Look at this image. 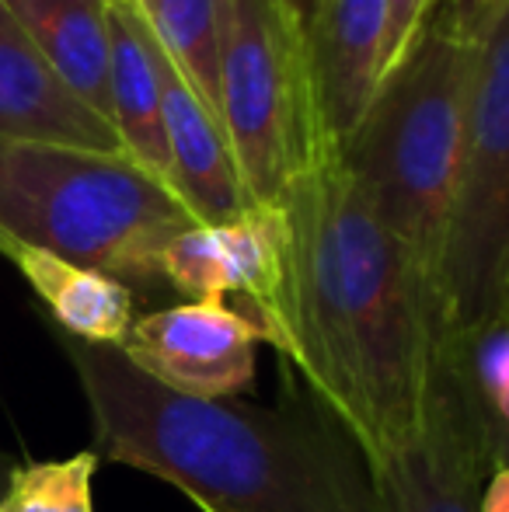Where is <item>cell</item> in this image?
Returning a JSON list of instances; mask_svg holds the SVG:
<instances>
[{
    "instance_id": "6da1fadb",
    "label": "cell",
    "mask_w": 509,
    "mask_h": 512,
    "mask_svg": "<svg viewBox=\"0 0 509 512\" xmlns=\"http://www.w3.org/2000/svg\"><path fill=\"white\" fill-rule=\"evenodd\" d=\"M290 359L363 460L419 432L443 345L436 283L328 143L279 199Z\"/></svg>"
},
{
    "instance_id": "7a4b0ae2",
    "label": "cell",
    "mask_w": 509,
    "mask_h": 512,
    "mask_svg": "<svg viewBox=\"0 0 509 512\" xmlns=\"http://www.w3.org/2000/svg\"><path fill=\"white\" fill-rule=\"evenodd\" d=\"M95 422L98 460L168 481L199 512H377L360 453L293 411L189 398L119 345L67 338Z\"/></svg>"
},
{
    "instance_id": "3957f363",
    "label": "cell",
    "mask_w": 509,
    "mask_h": 512,
    "mask_svg": "<svg viewBox=\"0 0 509 512\" xmlns=\"http://www.w3.org/2000/svg\"><path fill=\"white\" fill-rule=\"evenodd\" d=\"M475 49L478 4L440 0L398 70L381 81L363 122L339 143L363 203L433 283L454 203Z\"/></svg>"
},
{
    "instance_id": "277c9868",
    "label": "cell",
    "mask_w": 509,
    "mask_h": 512,
    "mask_svg": "<svg viewBox=\"0 0 509 512\" xmlns=\"http://www.w3.org/2000/svg\"><path fill=\"white\" fill-rule=\"evenodd\" d=\"M196 227L126 154L0 140V234L119 283H157L164 248Z\"/></svg>"
},
{
    "instance_id": "5b68a950",
    "label": "cell",
    "mask_w": 509,
    "mask_h": 512,
    "mask_svg": "<svg viewBox=\"0 0 509 512\" xmlns=\"http://www.w3.org/2000/svg\"><path fill=\"white\" fill-rule=\"evenodd\" d=\"M220 126L255 206L335 143L321 112L311 39L286 0H220Z\"/></svg>"
},
{
    "instance_id": "8992f818",
    "label": "cell",
    "mask_w": 509,
    "mask_h": 512,
    "mask_svg": "<svg viewBox=\"0 0 509 512\" xmlns=\"http://www.w3.org/2000/svg\"><path fill=\"white\" fill-rule=\"evenodd\" d=\"M443 345L496 324L509 304V0L478 4V49L436 272Z\"/></svg>"
},
{
    "instance_id": "52a82bcc",
    "label": "cell",
    "mask_w": 509,
    "mask_h": 512,
    "mask_svg": "<svg viewBox=\"0 0 509 512\" xmlns=\"http://www.w3.org/2000/svg\"><path fill=\"white\" fill-rule=\"evenodd\" d=\"M377 512H482L492 467L447 356H436L419 432L363 460Z\"/></svg>"
},
{
    "instance_id": "ba28073f",
    "label": "cell",
    "mask_w": 509,
    "mask_h": 512,
    "mask_svg": "<svg viewBox=\"0 0 509 512\" xmlns=\"http://www.w3.org/2000/svg\"><path fill=\"white\" fill-rule=\"evenodd\" d=\"M164 283L189 300L245 297V314L262 328V342L290 359L286 324V220L279 206H258L234 223H196L164 248Z\"/></svg>"
},
{
    "instance_id": "9c48e42d",
    "label": "cell",
    "mask_w": 509,
    "mask_h": 512,
    "mask_svg": "<svg viewBox=\"0 0 509 512\" xmlns=\"http://www.w3.org/2000/svg\"><path fill=\"white\" fill-rule=\"evenodd\" d=\"M262 328L220 300H189L133 321L119 349L157 384L189 398H238L255 380Z\"/></svg>"
},
{
    "instance_id": "30bf717a",
    "label": "cell",
    "mask_w": 509,
    "mask_h": 512,
    "mask_svg": "<svg viewBox=\"0 0 509 512\" xmlns=\"http://www.w3.org/2000/svg\"><path fill=\"white\" fill-rule=\"evenodd\" d=\"M150 35V32H147ZM157 81H161V108H164V136H168L171 161V192L178 203L192 213L196 223H234L258 209L248 196L245 182L234 164L231 143L224 126L210 112L199 95L189 88L178 67L161 53L150 39Z\"/></svg>"
},
{
    "instance_id": "8fae6325",
    "label": "cell",
    "mask_w": 509,
    "mask_h": 512,
    "mask_svg": "<svg viewBox=\"0 0 509 512\" xmlns=\"http://www.w3.org/2000/svg\"><path fill=\"white\" fill-rule=\"evenodd\" d=\"M0 140L63 143V147L123 154L116 129L49 70L4 0H0Z\"/></svg>"
},
{
    "instance_id": "7c38bea8",
    "label": "cell",
    "mask_w": 509,
    "mask_h": 512,
    "mask_svg": "<svg viewBox=\"0 0 509 512\" xmlns=\"http://www.w3.org/2000/svg\"><path fill=\"white\" fill-rule=\"evenodd\" d=\"M384 32L387 0H321L307 28L321 112L339 143L360 126L377 98Z\"/></svg>"
},
{
    "instance_id": "4fadbf2b",
    "label": "cell",
    "mask_w": 509,
    "mask_h": 512,
    "mask_svg": "<svg viewBox=\"0 0 509 512\" xmlns=\"http://www.w3.org/2000/svg\"><path fill=\"white\" fill-rule=\"evenodd\" d=\"M56 77L112 126V25L102 0H4Z\"/></svg>"
},
{
    "instance_id": "5bb4252c",
    "label": "cell",
    "mask_w": 509,
    "mask_h": 512,
    "mask_svg": "<svg viewBox=\"0 0 509 512\" xmlns=\"http://www.w3.org/2000/svg\"><path fill=\"white\" fill-rule=\"evenodd\" d=\"M112 129L136 168L171 189L168 136H164L161 81L150 35L129 4L112 7Z\"/></svg>"
},
{
    "instance_id": "9a60e30c",
    "label": "cell",
    "mask_w": 509,
    "mask_h": 512,
    "mask_svg": "<svg viewBox=\"0 0 509 512\" xmlns=\"http://www.w3.org/2000/svg\"><path fill=\"white\" fill-rule=\"evenodd\" d=\"M4 258L18 265L35 297L49 307L67 338L91 345H123L136 321L133 290L105 272L84 269L49 251L11 244Z\"/></svg>"
},
{
    "instance_id": "2e32d148",
    "label": "cell",
    "mask_w": 509,
    "mask_h": 512,
    "mask_svg": "<svg viewBox=\"0 0 509 512\" xmlns=\"http://www.w3.org/2000/svg\"><path fill=\"white\" fill-rule=\"evenodd\" d=\"M129 7L220 122V0H129Z\"/></svg>"
},
{
    "instance_id": "e0dca14e",
    "label": "cell",
    "mask_w": 509,
    "mask_h": 512,
    "mask_svg": "<svg viewBox=\"0 0 509 512\" xmlns=\"http://www.w3.org/2000/svg\"><path fill=\"white\" fill-rule=\"evenodd\" d=\"M475 415L489 467H509V314L461 345L440 349Z\"/></svg>"
},
{
    "instance_id": "ac0fdd59",
    "label": "cell",
    "mask_w": 509,
    "mask_h": 512,
    "mask_svg": "<svg viewBox=\"0 0 509 512\" xmlns=\"http://www.w3.org/2000/svg\"><path fill=\"white\" fill-rule=\"evenodd\" d=\"M98 471V453L84 450L67 460L11 467L0 512H95L91 481Z\"/></svg>"
},
{
    "instance_id": "d6986e66",
    "label": "cell",
    "mask_w": 509,
    "mask_h": 512,
    "mask_svg": "<svg viewBox=\"0 0 509 512\" xmlns=\"http://www.w3.org/2000/svg\"><path fill=\"white\" fill-rule=\"evenodd\" d=\"M436 7H440V0H387L381 81L387 74H394V70H398V63L405 60L408 49L415 46V39H419V32L426 28V21L433 18Z\"/></svg>"
},
{
    "instance_id": "ffe728a7",
    "label": "cell",
    "mask_w": 509,
    "mask_h": 512,
    "mask_svg": "<svg viewBox=\"0 0 509 512\" xmlns=\"http://www.w3.org/2000/svg\"><path fill=\"white\" fill-rule=\"evenodd\" d=\"M286 4L297 11V18L304 21V28H311V21H314V14H318L321 0H286Z\"/></svg>"
},
{
    "instance_id": "44dd1931",
    "label": "cell",
    "mask_w": 509,
    "mask_h": 512,
    "mask_svg": "<svg viewBox=\"0 0 509 512\" xmlns=\"http://www.w3.org/2000/svg\"><path fill=\"white\" fill-rule=\"evenodd\" d=\"M7 474H11V464L0 457V495H4V485H7Z\"/></svg>"
},
{
    "instance_id": "7402d4cb",
    "label": "cell",
    "mask_w": 509,
    "mask_h": 512,
    "mask_svg": "<svg viewBox=\"0 0 509 512\" xmlns=\"http://www.w3.org/2000/svg\"><path fill=\"white\" fill-rule=\"evenodd\" d=\"M7 251H11V241H7V237L0 234V255H7Z\"/></svg>"
},
{
    "instance_id": "603a6c76",
    "label": "cell",
    "mask_w": 509,
    "mask_h": 512,
    "mask_svg": "<svg viewBox=\"0 0 509 512\" xmlns=\"http://www.w3.org/2000/svg\"><path fill=\"white\" fill-rule=\"evenodd\" d=\"M102 4H109V7H123V4H129V0H102Z\"/></svg>"
},
{
    "instance_id": "cb8c5ba5",
    "label": "cell",
    "mask_w": 509,
    "mask_h": 512,
    "mask_svg": "<svg viewBox=\"0 0 509 512\" xmlns=\"http://www.w3.org/2000/svg\"><path fill=\"white\" fill-rule=\"evenodd\" d=\"M475 4H492V0H475Z\"/></svg>"
},
{
    "instance_id": "d4e9b609",
    "label": "cell",
    "mask_w": 509,
    "mask_h": 512,
    "mask_svg": "<svg viewBox=\"0 0 509 512\" xmlns=\"http://www.w3.org/2000/svg\"><path fill=\"white\" fill-rule=\"evenodd\" d=\"M506 314H509V304H506Z\"/></svg>"
}]
</instances>
